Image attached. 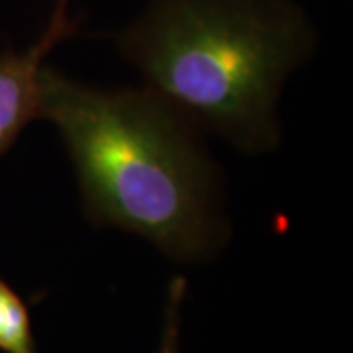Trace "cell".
<instances>
[{
  "mask_svg": "<svg viewBox=\"0 0 353 353\" xmlns=\"http://www.w3.org/2000/svg\"><path fill=\"white\" fill-rule=\"evenodd\" d=\"M38 118L59 130L92 226L132 232L176 263L224 248L222 176L202 132L150 88L88 87L43 67Z\"/></svg>",
  "mask_w": 353,
  "mask_h": 353,
  "instance_id": "cell-1",
  "label": "cell"
},
{
  "mask_svg": "<svg viewBox=\"0 0 353 353\" xmlns=\"http://www.w3.org/2000/svg\"><path fill=\"white\" fill-rule=\"evenodd\" d=\"M312 46L283 0H155L120 38L153 94L245 153L279 145L281 88Z\"/></svg>",
  "mask_w": 353,
  "mask_h": 353,
  "instance_id": "cell-2",
  "label": "cell"
},
{
  "mask_svg": "<svg viewBox=\"0 0 353 353\" xmlns=\"http://www.w3.org/2000/svg\"><path fill=\"white\" fill-rule=\"evenodd\" d=\"M67 4L69 0H57L50 26L34 48L24 53L10 50L0 53V157L12 148L22 130L38 118L43 59L75 32Z\"/></svg>",
  "mask_w": 353,
  "mask_h": 353,
  "instance_id": "cell-3",
  "label": "cell"
},
{
  "mask_svg": "<svg viewBox=\"0 0 353 353\" xmlns=\"http://www.w3.org/2000/svg\"><path fill=\"white\" fill-rule=\"evenodd\" d=\"M0 352L39 353L24 299L0 277Z\"/></svg>",
  "mask_w": 353,
  "mask_h": 353,
  "instance_id": "cell-4",
  "label": "cell"
},
{
  "mask_svg": "<svg viewBox=\"0 0 353 353\" xmlns=\"http://www.w3.org/2000/svg\"><path fill=\"white\" fill-rule=\"evenodd\" d=\"M187 294V281L175 277L169 285L167 308H165V326L161 336L159 353H181L179 345V330H181V304Z\"/></svg>",
  "mask_w": 353,
  "mask_h": 353,
  "instance_id": "cell-5",
  "label": "cell"
}]
</instances>
